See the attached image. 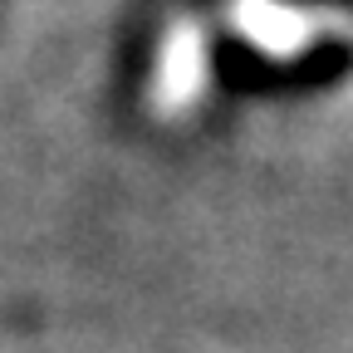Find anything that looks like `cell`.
<instances>
[{"label": "cell", "mask_w": 353, "mask_h": 353, "mask_svg": "<svg viewBox=\"0 0 353 353\" xmlns=\"http://www.w3.org/2000/svg\"><path fill=\"white\" fill-rule=\"evenodd\" d=\"M226 25L265 59H299L334 30L353 39V15L319 10V6H290V0H226Z\"/></svg>", "instance_id": "obj_1"}, {"label": "cell", "mask_w": 353, "mask_h": 353, "mask_svg": "<svg viewBox=\"0 0 353 353\" xmlns=\"http://www.w3.org/2000/svg\"><path fill=\"white\" fill-rule=\"evenodd\" d=\"M206 79H211V39L196 15H176L167 20L157 54H152V79H148V108L172 123L192 113L206 99Z\"/></svg>", "instance_id": "obj_2"}]
</instances>
